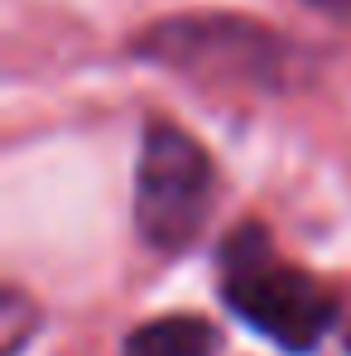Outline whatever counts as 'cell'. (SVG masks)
Wrapping results in <instances>:
<instances>
[{
    "instance_id": "5b68a950",
    "label": "cell",
    "mask_w": 351,
    "mask_h": 356,
    "mask_svg": "<svg viewBox=\"0 0 351 356\" xmlns=\"http://www.w3.org/2000/svg\"><path fill=\"white\" fill-rule=\"evenodd\" d=\"M24 327H34V313L24 308V298H19V294H5V356L19 352Z\"/></svg>"
},
{
    "instance_id": "3957f363",
    "label": "cell",
    "mask_w": 351,
    "mask_h": 356,
    "mask_svg": "<svg viewBox=\"0 0 351 356\" xmlns=\"http://www.w3.org/2000/svg\"><path fill=\"white\" fill-rule=\"evenodd\" d=\"M140 54L188 77H222L270 87L279 77L284 39L245 24V19H169L140 39Z\"/></svg>"
},
{
    "instance_id": "6da1fadb",
    "label": "cell",
    "mask_w": 351,
    "mask_h": 356,
    "mask_svg": "<svg viewBox=\"0 0 351 356\" xmlns=\"http://www.w3.org/2000/svg\"><path fill=\"white\" fill-rule=\"evenodd\" d=\"M222 298L231 303V313L240 323H250L260 337H270L289 356H308L327 337V327L337 318V298L313 275L275 260L255 227H245L227 245Z\"/></svg>"
},
{
    "instance_id": "277c9868",
    "label": "cell",
    "mask_w": 351,
    "mask_h": 356,
    "mask_svg": "<svg viewBox=\"0 0 351 356\" xmlns=\"http://www.w3.org/2000/svg\"><path fill=\"white\" fill-rule=\"evenodd\" d=\"M125 356H217V327L202 318H159L130 332Z\"/></svg>"
},
{
    "instance_id": "8992f818",
    "label": "cell",
    "mask_w": 351,
    "mask_h": 356,
    "mask_svg": "<svg viewBox=\"0 0 351 356\" xmlns=\"http://www.w3.org/2000/svg\"><path fill=\"white\" fill-rule=\"evenodd\" d=\"M313 10H327V15H342V10H351V0H308Z\"/></svg>"
},
{
    "instance_id": "7a4b0ae2",
    "label": "cell",
    "mask_w": 351,
    "mask_h": 356,
    "mask_svg": "<svg viewBox=\"0 0 351 356\" xmlns=\"http://www.w3.org/2000/svg\"><path fill=\"white\" fill-rule=\"evenodd\" d=\"M212 159L178 125L154 120L135 164V227L154 250H183L212 212Z\"/></svg>"
},
{
    "instance_id": "52a82bcc",
    "label": "cell",
    "mask_w": 351,
    "mask_h": 356,
    "mask_svg": "<svg viewBox=\"0 0 351 356\" xmlns=\"http://www.w3.org/2000/svg\"><path fill=\"white\" fill-rule=\"evenodd\" d=\"M347 342H351V332H347Z\"/></svg>"
}]
</instances>
